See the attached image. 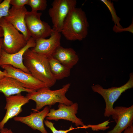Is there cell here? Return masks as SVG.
<instances>
[{
  "label": "cell",
  "mask_w": 133,
  "mask_h": 133,
  "mask_svg": "<svg viewBox=\"0 0 133 133\" xmlns=\"http://www.w3.org/2000/svg\"><path fill=\"white\" fill-rule=\"evenodd\" d=\"M113 31L116 33H120L123 32L128 31L132 33H133V21H132L131 24L128 27L124 28H120L117 27L115 25L113 27Z\"/></svg>",
  "instance_id": "d4e9b609"
},
{
  "label": "cell",
  "mask_w": 133,
  "mask_h": 133,
  "mask_svg": "<svg viewBox=\"0 0 133 133\" xmlns=\"http://www.w3.org/2000/svg\"><path fill=\"white\" fill-rule=\"evenodd\" d=\"M0 26L3 31L2 49L6 53L12 54L18 52L26 45L27 41L11 24L2 18Z\"/></svg>",
  "instance_id": "277c9868"
},
{
  "label": "cell",
  "mask_w": 133,
  "mask_h": 133,
  "mask_svg": "<svg viewBox=\"0 0 133 133\" xmlns=\"http://www.w3.org/2000/svg\"><path fill=\"white\" fill-rule=\"evenodd\" d=\"M123 133H133V125L127 128L124 131Z\"/></svg>",
  "instance_id": "4316f807"
},
{
  "label": "cell",
  "mask_w": 133,
  "mask_h": 133,
  "mask_svg": "<svg viewBox=\"0 0 133 133\" xmlns=\"http://www.w3.org/2000/svg\"><path fill=\"white\" fill-rule=\"evenodd\" d=\"M35 45V40L31 37L27 41L26 46L17 52L10 54L6 53L3 50L0 59V66L3 65H10L27 73L31 74L24 64L23 56L28 49L34 48Z\"/></svg>",
  "instance_id": "7c38bea8"
},
{
  "label": "cell",
  "mask_w": 133,
  "mask_h": 133,
  "mask_svg": "<svg viewBox=\"0 0 133 133\" xmlns=\"http://www.w3.org/2000/svg\"><path fill=\"white\" fill-rule=\"evenodd\" d=\"M70 85L71 83H68L64 85L61 88L55 90H51L49 88L45 87L35 91L28 93L26 96L30 100H32L35 102V108L32 109L34 112H38L46 106L50 108L57 102L70 105L73 103L66 98L65 94Z\"/></svg>",
  "instance_id": "3957f363"
},
{
  "label": "cell",
  "mask_w": 133,
  "mask_h": 133,
  "mask_svg": "<svg viewBox=\"0 0 133 133\" xmlns=\"http://www.w3.org/2000/svg\"><path fill=\"white\" fill-rule=\"evenodd\" d=\"M23 62L26 67L35 78L50 88L56 80L50 70L48 58L28 49L23 56Z\"/></svg>",
  "instance_id": "6da1fadb"
},
{
  "label": "cell",
  "mask_w": 133,
  "mask_h": 133,
  "mask_svg": "<svg viewBox=\"0 0 133 133\" xmlns=\"http://www.w3.org/2000/svg\"><path fill=\"white\" fill-rule=\"evenodd\" d=\"M133 87V74H130L127 82L120 87H112L108 89L103 88L99 84L92 85L91 88L95 92L98 93L103 97L105 101L106 107L104 113L105 117L112 116L114 112L113 105L121 94L127 89Z\"/></svg>",
  "instance_id": "5b68a950"
},
{
  "label": "cell",
  "mask_w": 133,
  "mask_h": 133,
  "mask_svg": "<svg viewBox=\"0 0 133 133\" xmlns=\"http://www.w3.org/2000/svg\"><path fill=\"white\" fill-rule=\"evenodd\" d=\"M11 0H4L0 3V20L2 17L8 16Z\"/></svg>",
  "instance_id": "44dd1931"
},
{
  "label": "cell",
  "mask_w": 133,
  "mask_h": 133,
  "mask_svg": "<svg viewBox=\"0 0 133 133\" xmlns=\"http://www.w3.org/2000/svg\"><path fill=\"white\" fill-rule=\"evenodd\" d=\"M41 12L28 11L25 18L28 31L31 37L35 40L50 36L53 31L47 22L41 19Z\"/></svg>",
  "instance_id": "52a82bcc"
},
{
  "label": "cell",
  "mask_w": 133,
  "mask_h": 133,
  "mask_svg": "<svg viewBox=\"0 0 133 133\" xmlns=\"http://www.w3.org/2000/svg\"><path fill=\"white\" fill-rule=\"evenodd\" d=\"M86 132V133H88L87 132Z\"/></svg>",
  "instance_id": "4dcf8cb0"
},
{
  "label": "cell",
  "mask_w": 133,
  "mask_h": 133,
  "mask_svg": "<svg viewBox=\"0 0 133 133\" xmlns=\"http://www.w3.org/2000/svg\"><path fill=\"white\" fill-rule=\"evenodd\" d=\"M4 107L5 115L0 122V130L4 128L5 124L10 119L18 116L23 110L22 107L29 102L30 100L21 93L6 97Z\"/></svg>",
  "instance_id": "30bf717a"
},
{
  "label": "cell",
  "mask_w": 133,
  "mask_h": 133,
  "mask_svg": "<svg viewBox=\"0 0 133 133\" xmlns=\"http://www.w3.org/2000/svg\"><path fill=\"white\" fill-rule=\"evenodd\" d=\"M109 120L105 121L103 123L97 125H84L82 127L79 128H82L86 129L90 128L92 130L94 131H98L99 130H105L109 128V127L107 126L109 123Z\"/></svg>",
  "instance_id": "7402d4cb"
},
{
  "label": "cell",
  "mask_w": 133,
  "mask_h": 133,
  "mask_svg": "<svg viewBox=\"0 0 133 133\" xmlns=\"http://www.w3.org/2000/svg\"><path fill=\"white\" fill-rule=\"evenodd\" d=\"M33 90L24 88L23 85L15 79L4 76L0 79V92L5 97L21 93L22 92H33Z\"/></svg>",
  "instance_id": "2e32d148"
},
{
  "label": "cell",
  "mask_w": 133,
  "mask_h": 133,
  "mask_svg": "<svg viewBox=\"0 0 133 133\" xmlns=\"http://www.w3.org/2000/svg\"><path fill=\"white\" fill-rule=\"evenodd\" d=\"M52 56L70 69L77 64L79 60L78 55L73 49L64 48L61 46L56 49Z\"/></svg>",
  "instance_id": "e0dca14e"
},
{
  "label": "cell",
  "mask_w": 133,
  "mask_h": 133,
  "mask_svg": "<svg viewBox=\"0 0 133 133\" xmlns=\"http://www.w3.org/2000/svg\"><path fill=\"white\" fill-rule=\"evenodd\" d=\"M44 123L45 125L51 130L52 133H67L75 129L71 126L67 130H58L56 129L54 127V123L49 120L47 119L44 120Z\"/></svg>",
  "instance_id": "603a6c76"
},
{
  "label": "cell",
  "mask_w": 133,
  "mask_h": 133,
  "mask_svg": "<svg viewBox=\"0 0 133 133\" xmlns=\"http://www.w3.org/2000/svg\"><path fill=\"white\" fill-rule=\"evenodd\" d=\"M48 59L51 71L56 80L69 77L71 69L67 67L51 56Z\"/></svg>",
  "instance_id": "ac0fdd59"
},
{
  "label": "cell",
  "mask_w": 133,
  "mask_h": 133,
  "mask_svg": "<svg viewBox=\"0 0 133 133\" xmlns=\"http://www.w3.org/2000/svg\"><path fill=\"white\" fill-rule=\"evenodd\" d=\"M76 0H54L48 10L53 31L61 32L66 18L70 11L76 7Z\"/></svg>",
  "instance_id": "8992f818"
},
{
  "label": "cell",
  "mask_w": 133,
  "mask_h": 133,
  "mask_svg": "<svg viewBox=\"0 0 133 133\" xmlns=\"http://www.w3.org/2000/svg\"><path fill=\"white\" fill-rule=\"evenodd\" d=\"M3 33L2 28L0 26V38H2L3 37Z\"/></svg>",
  "instance_id": "f546056e"
},
{
  "label": "cell",
  "mask_w": 133,
  "mask_h": 133,
  "mask_svg": "<svg viewBox=\"0 0 133 133\" xmlns=\"http://www.w3.org/2000/svg\"><path fill=\"white\" fill-rule=\"evenodd\" d=\"M29 0H11L10 4L15 7L20 8L28 5Z\"/></svg>",
  "instance_id": "cb8c5ba5"
},
{
  "label": "cell",
  "mask_w": 133,
  "mask_h": 133,
  "mask_svg": "<svg viewBox=\"0 0 133 133\" xmlns=\"http://www.w3.org/2000/svg\"><path fill=\"white\" fill-rule=\"evenodd\" d=\"M0 133H15L13 132L11 129L5 128L0 129Z\"/></svg>",
  "instance_id": "484cf974"
},
{
  "label": "cell",
  "mask_w": 133,
  "mask_h": 133,
  "mask_svg": "<svg viewBox=\"0 0 133 133\" xmlns=\"http://www.w3.org/2000/svg\"><path fill=\"white\" fill-rule=\"evenodd\" d=\"M27 5L31 7L32 12L43 11L47 7V1L46 0H29Z\"/></svg>",
  "instance_id": "d6986e66"
},
{
  "label": "cell",
  "mask_w": 133,
  "mask_h": 133,
  "mask_svg": "<svg viewBox=\"0 0 133 133\" xmlns=\"http://www.w3.org/2000/svg\"><path fill=\"white\" fill-rule=\"evenodd\" d=\"M27 11L25 7L18 8L12 6L9 9V14L4 19L20 31L27 41L31 37L26 27L25 18Z\"/></svg>",
  "instance_id": "9a60e30c"
},
{
  "label": "cell",
  "mask_w": 133,
  "mask_h": 133,
  "mask_svg": "<svg viewBox=\"0 0 133 133\" xmlns=\"http://www.w3.org/2000/svg\"><path fill=\"white\" fill-rule=\"evenodd\" d=\"M101 1L105 5L109 10L112 16V21L114 22L115 24L118 27L123 28L119 22L121 20L116 15L113 3L109 0H101Z\"/></svg>",
  "instance_id": "ffe728a7"
},
{
  "label": "cell",
  "mask_w": 133,
  "mask_h": 133,
  "mask_svg": "<svg viewBox=\"0 0 133 133\" xmlns=\"http://www.w3.org/2000/svg\"><path fill=\"white\" fill-rule=\"evenodd\" d=\"M0 66L5 71V76L15 79L26 89L36 91L42 88L47 87L45 84L35 78L31 74L19 69L8 65H2Z\"/></svg>",
  "instance_id": "9c48e42d"
},
{
  "label": "cell",
  "mask_w": 133,
  "mask_h": 133,
  "mask_svg": "<svg viewBox=\"0 0 133 133\" xmlns=\"http://www.w3.org/2000/svg\"><path fill=\"white\" fill-rule=\"evenodd\" d=\"M6 75V73L5 70L2 71L0 69V79L5 76Z\"/></svg>",
  "instance_id": "f1b7e54d"
},
{
  "label": "cell",
  "mask_w": 133,
  "mask_h": 133,
  "mask_svg": "<svg viewBox=\"0 0 133 133\" xmlns=\"http://www.w3.org/2000/svg\"><path fill=\"white\" fill-rule=\"evenodd\" d=\"M48 39L35 40V45L31 49L33 52L47 57L52 56L56 49L61 46V35L53 31Z\"/></svg>",
  "instance_id": "4fadbf2b"
},
{
  "label": "cell",
  "mask_w": 133,
  "mask_h": 133,
  "mask_svg": "<svg viewBox=\"0 0 133 133\" xmlns=\"http://www.w3.org/2000/svg\"><path fill=\"white\" fill-rule=\"evenodd\" d=\"M89 26L85 12L76 7L66 18L61 32L68 40L81 41L86 37Z\"/></svg>",
  "instance_id": "7a4b0ae2"
},
{
  "label": "cell",
  "mask_w": 133,
  "mask_h": 133,
  "mask_svg": "<svg viewBox=\"0 0 133 133\" xmlns=\"http://www.w3.org/2000/svg\"><path fill=\"white\" fill-rule=\"evenodd\" d=\"M112 116L116 125L112 130L102 133H121L127 128L133 125V105L129 107L117 106Z\"/></svg>",
  "instance_id": "8fae6325"
},
{
  "label": "cell",
  "mask_w": 133,
  "mask_h": 133,
  "mask_svg": "<svg viewBox=\"0 0 133 133\" xmlns=\"http://www.w3.org/2000/svg\"><path fill=\"white\" fill-rule=\"evenodd\" d=\"M58 107V109L56 110L54 108L50 109L46 117V119L57 121L60 119H63L75 123L78 127L79 126L82 127L85 125L82 120L76 115L78 109L77 103H73L70 105L59 103Z\"/></svg>",
  "instance_id": "ba28073f"
},
{
  "label": "cell",
  "mask_w": 133,
  "mask_h": 133,
  "mask_svg": "<svg viewBox=\"0 0 133 133\" xmlns=\"http://www.w3.org/2000/svg\"><path fill=\"white\" fill-rule=\"evenodd\" d=\"M48 106H45L43 109L37 112H31L25 116H17L13 118L14 121L24 124L34 130H37L41 133H49L44 125L45 118L50 110Z\"/></svg>",
  "instance_id": "5bb4252c"
},
{
  "label": "cell",
  "mask_w": 133,
  "mask_h": 133,
  "mask_svg": "<svg viewBox=\"0 0 133 133\" xmlns=\"http://www.w3.org/2000/svg\"><path fill=\"white\" fill-rule=\"evenodd\" d=\"M3 38H0V59L1 57L2 49Z\"/></svg>",
  "instance_id": "83f0119b"
}]
</instances>
